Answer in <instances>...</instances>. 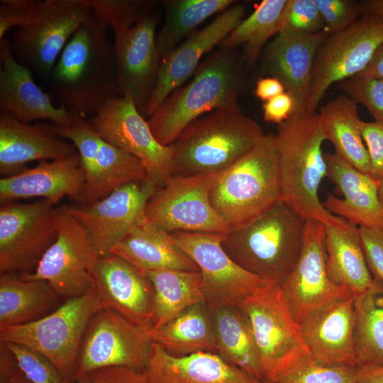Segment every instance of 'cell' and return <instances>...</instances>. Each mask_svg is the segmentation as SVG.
Segmentation results:
<instances>
[{
  "label": "cell",
  "instance_id": "obj_21",
  "mask_svg": "<svg viewBox=\"0 0 383 383\" xmlns=\"http://www.w3.org/2000/svg\"><path fill=\"white\" fill-rule=\"evenodd\" d=\"M245 12L243 5L235 3L162 58L156 84L148 105L147 116H150L173 91L193 75L203 56L218 46L238 26Z\"/></svg>",
  "mask_w": 383,
  "mask_h": 383
},
{
  "label": "cell",
  "instance_id": "obj_29",
  "mask_svg": "<svg viewBox=\"0 0 383 383\" xmlns=\"http://www.w3.org/2000/svg\"><path fill=\"white\" fill-rule=\"evenodd\" d=\"M143 372L148 383H267L216 353L200 352L174 356L154 342Z\"/></svg>",
  "mask_w": 383,
  "mask_h": 383
},
{
  "label": "cell",
  "instance_id": "obj_11",
  "mask_svg": "<svg viewBox=\"0 0 383 383\" xmlns=\"http://www.w3.org/2000/svg\"><path fill=\"white\" fill-rule=\"evenodd\" d=\"M57 237L26 280L48 282L62 299L83 295L94 285L93 272L100 257L84 226L62 207L57 209Z\"/></svg>",
  "mask_w": 383,
  "mask_h": 383
},
{
  "label": "cell",
  "instance_id": "obj_43",
  "mask_svg": "<svg viewBox=\"0 0 383 383\" xmlns=\"http://www.w3.org/2000/svg\"><path fill=\"white\" fill-rule=\"evenodd\" d=\"M325 30V24L314 0H289L279 33L311 35Z\"/></svg>",
  "mask_w": 383,
  "mask_h": 383
},
{
  "label": "cell",
  "instance_id": "obj_15",
  "mask_svg": "<svg viewBox=\"0 0 383 383\" xmlns=\"http://www.w3.org/2000/svg\"><path fill=\"white\" fill-rule=\"evenodd\" d=\"M152 343L150 331L104 307L94 316L84 334L77 360V380L111 367L144 371Z\"/></svg>",
  "mask_w": 383,
  "mask_h": 383
},
{
  "label": "cell",
  "instance_id": "obj_5",
  "mask_svg": "<svg viewBox=\"0 0 383 383\" xmlns=\"http://www.w3.org/2000/svg\"><path fill=\"white\" fill-rule=\"evenodd\" d=\"M210 199L230 230L282 200L275 134H265L249 152L218 173Z\"/></svg>",
  "mask_w": 383,
  "mask_h": 383
},
{
  "label": "cell",
  "instance_id": "obj_1",
  "mask_svg": "<svg viewBox=\"0 0 383 383\" xmlns=\"http://www.w3.org/2000/svg\"><path fill=\"white\" fill-rule=\"evenodd\" d=\"M108 25L94 12L70 39L48 81L60 106L87 120L118 96L113 43Z\"/></svg>",
  "mask_w": 383,
  "mask_h": 383
},
{
  "label": "cell",
  "instance_id": "obj_48",
  "mask_svg": "<svg viewBox=\"0 0 383 383\" xmlns=\"http://www.w3.org/2000/svg\"><path fill=\"white\" fill-rule=\"evenodd\" d=\"M361 133L370 160L371 176L378 182L383 177V123L362 121Z\"/></svg>",
  "mask_w": 383,
  "mask_h": 383
},
{
  "label": "cell",
  "instance_id": "obj_20",
  "mask_svg": "<svg viewBox=\"0 0 383 383\" xmlns=\"http://www.w3.org/2000/svg\"><path fill=\"white\" fill-rule=\"evenodd\" d=\"M281 287L299 324L319 308L354 296L348 288L335 284L328 275L323 223L315 220L306 221L301 255Z\"/></svg>",
  "mask_w": 383,
  "mask_h": 383
},
{
  "label": "cell",
  "instance_id": "obj_33",
  "mask_svg": "<svg viewBox=\"0 0 383 383\" xmlns=\"http://www.w3.org/2000/svg\"><path fill=\"white\" fill-rule=\"evenodd\" d=\"M62 298L46 282L0 276V329L28 323L53 311Z\"/></svg>",
  "mask_w": 383,
  "mask_h": 383
},
{
  "label": "cell",
  "instance_id": "obj_6",
  "mask_svg": "<svg viewBox=\"0 0 383 383\" xmlns=\"http://www.w3.org/2000/svg\"><path fill=\"white\" fill-rule=\"evenodd\" d=\"M265 134L242 111H212L192 122L170 145L172 174H216L249 152Z\"/></svg>",
  "mask_w": 383,
  "mask_h": 383
},
{
  "label": "cell",
  "instance_id": "obj_27",
  "mask_svg": "<svg viewBox=\"0 0 383 383\" xmlns=\"http://www.w3.org/2000/svg\"><path fill=\"white\" fill-rule=\"evenodd\" d=\"M84 182L85 173L78 152L61 159L43 160L35 167L1 177L0 203L40 197L55 204L65 196L77 203Z\"/></svg>",
  "mask_w": 383,
  "mask_h": 383
},
{
  "label": "cell",
  "instance_id": "obj_54",
  "mask_svg": "<svg viewBox=\"0 0 383 383\" xmlns=\"http://www.w3.org/2000/svg\"><path fill=\"white\" fill-rule=\"evenodd\" d=\"M360 4L362 12L372 13L383 18V0H367Z\"/></svg>",
  "mask_w": 383,
  "mask_h": 383
},
{
  "label": "cell",
  "instance_id": "obj_41",
  "mask_svg": "<svg viewBox=\"0 0 383 383\" xmlns=\"http://www.w3.org/2000/svg\"><path fill=\"white\" fill-rule=\"evenodd\" d=\"M338 89L365 106L376 122L383 123V79L357 74L338 83Z\"/></svg>",
  "mask_w": 383,
  "mask_h": 383
},
{
  "label": "cell",
  "instance_id": "obj_42",
  "mask_svg": "<svg viewBox=\"0 0 383 383\" xmlns=\"http://www.w3.org/2000/svg\"><path fill=\"white\" fill-rule=\"evenodd\" d=\"M4 344L12 352L20 370L32 383H77L68 381L40 353L18 344Z\"/></svg>",
  "mask_w": 383,
  "mask_h": 383
},
{
  "label": "cell",
  "instance_id": "obj_55",
  "mask_svg": "<svg viewBox=\"0 0 383 383\" xmlns=\"http://www.w3.org/2000/svg\"><path fill=\"white\" fill-rule=\"evenodd\" d=\"M0 383H32L21 372V370L17 371L9 378L1 381Z\"/></svg>",
  "mask_w": 383,
  "mask_h": 383
},
{
  "label": "cell",
  "instance_id": "obj_9",
  "mask_svg": "<svg viewBox=\"0 0 383 383\" xmlns=\"http://www.w3.org/2000/svg\"><path fill=\"white\" fill-rule=\"evenodd\" d=\"M90 0H37L33 15L15 28L11 40L15 58L48 79L64 48L92 15Z\"/></svg>",
  "mask_w": 383,
  "mask_h": 383
},
{
  "label": "cell",
  "instance_id": "obj_36",
  "mask_svg": "<svg viewBox=\"0 0 383 383\" xmlns=\"http://www.w3.org/2000/svg\"><path fill=\"white\" fill-rule=\"evenodd\" d=\"M145 274L154 289L152 331L162 327L192 305L206 301L199 271L161 269Z\"/></svg>",
  "mask_w": 383,
  "mask_h": 383
},
{
  "label": "cell",
  "instance_id": "obj_40",
  "mask_svg": "<svg viewBox=\"0 0 383 383\" xmlns=\"http://www.w3.org/2000/svg\"><path fill=\"white\" fill-rule=\"evenodd\" d=\"M90 3L93 12L113 31L133 26L155 5L152 1L135 0H90Z\"/></svg>",
  "mask_w": 383,
  "mask_h": 383
},
{
  "label": "cell",
  "instance_id": "obj_12",
  "mask_svg": "<svg viewBox=\"0 0 383 383\" xmlns=\"http://www.w3.org/2000/svg\"><path fill=\"white\" fill-rule=\"evenodd\" d=\"M57 209L45 199L1 204L0 274L34 271L57 237Z\"/></svg>",
  "mask_w": 383,
  "mask_h": 383
},
{
  "label": "cell",
  "instance_id": "obj_7",
  "mask_svg": "<svg viewBox=\"0 0 383 383\" xmlns=\"http://www.w3.org/2000/svg\"><path fill=\"white\" fill-rule=\"evenodd\" d=\"M238 307L253 332L262 382L278 383L293 371L315 361L279 284L270 282Z\"/></svg>",
  "mask_w": 383,
  "mask_h": 383
},
{
  "label": "cell",
  "instance_id": "obj_30",
  "mask_svg": "<svg viewBox=\"0 0 383 383\" xmlns=\"http://www.w3.org/2000/svg\"><path fill=\"white\" fill-rule=\"evenodd\" d=\"M110 254L123 259L144 274L161 269L199 271L170 233L148 219L127 233L111 248Z\"/></svg>",
  "mask_w": 383,
  "mask_h": 383
},
{
  "label": "cell",
  "instance_id": "obj_10",
  "mask_svg": "<svg viewBox=\"0 0 383 383\" xmlns=\"http://www.w3.org/2000/svg\"><path fill=\"white\" fill-rule=\"evenodd\" d=\"M383 45V18L364 13L347 28L329 34L313 62L306 111L315 113L330 87L362 72Z\"/></svg>",
  "mask_w": 383,
  "mask_h": 383
},
{
  "label": "cell",
  "instance_id": "obj_22",
  "mask_svg": "<svg viewBox=\"0 0 383 383\" xmlns=\"http://www.w3.org/2000/svg\"><path fill=\"white\" fill-rule=\"evenodd\" d=\"M93 278L104 307L152 331L154 289L145 274L123 259L109 254L99 257Z\"/></svg>",
  "mask_w": 383,
  "mask_h": 383
},
{
  "label": "cell",
  "instance_id": "obj_56",
  "mask_svg": "<svg viewBox=\"0 0 383 383\" xmlns=\"http://www.w3.org/2000/svg\"><path fill=\"white\" fill-rule=\"evenodd\" d=\"M377 192L379 201L383 206V177L377 182Z\"/></svg>",
  "mask_w": 383,
  "mask_h": 383
},
{
  "label": "cell",
  "instance_id": "obj_35",
  "mask_svg": "<svg viewBox=\"0 0 383 383\" xmlns=\"http://www.w3.org/2000/svg\"><path fill=\"white\" fill-rule=\"evenodd\" d=\"M217 354L262 381L259 352L250 323L238 306L210 309Z\"/></svg>",
  "mask_w": 383,
  "mask_h": 383
},
{
  "label": "cell",
  "instance_id": "obj_8",
  "mask_svg": "<svg viewBox=\"0 0 383 383\" xmlns=\"http://www.w3.org/2000/svg\"><path fill=\"white\" fill-rule=\"evenodd\" d=\"M65 300L40 319L0 329V343L18 344L40 353L68 381L76 382L84 334L94 316L104 306L94 287Z\"/></svg>",
  "mask_w": 383,
  "mask_h": 383
},
{
  "label": "cell",
  "instance_id": "obj_38",
  "mask_svg": "<svg viewBox=\"0 0 383 383\" xmlns=\"http://www.w3.org/2000/svg\"><path fill=\"white\" fill-rule=\"evenodd\" d=\"M355 296V343L357 366L383 365V283Z\"/></svg>",
  "mask_w": 383,
  "mask_h": 383
},
{
  "label": "cell",
  "instance_id": "obj_25",
  "mask_svg": "<svg viewBox=\"0 0 383 383\" xmlns=\"http://www.w3.org/2000/svg\"><path fill=\"white\" fill-rule=\"evenodd\" d=\"M329 34L279 33L261 54L263 72L279 79L294 101V111H306L316 52Z\"/></svg>",
  "mask_w": 383,
  "mask_h": 383
},
{
  "label": "cell",
  "instance_id": "obj_19",
  "mask_svg": "<svg viewBox=\"0 0 383 383\" xmlns=\"http://www.w3.org/2000/svg\"><path fill=\"white\" fill-rule=\"evenodd\" d=\"M158 187L145 179L123 184L92 203L62 206L89 235L100 256L148 218L147 204Z\"/></svg>",
  "mask_w": 383,
  "mask_h": 383
},
{
  "label": "cell",
  "instance_id": "obj_16",
  "mask_svg": "<svg viewBox=\"0 0 383 383\" xmlns=\"http://www.w3.org/2000/svg\"><path fill=\"white\" fill-rule=\"evenodd\" d=\"M54 126L61 138L70 140L76 147L84 170V188L76 204L94 202L123 184L147 179L141 161L104 140L89 121Z\"/></svg>",
  "mask_w": 383,
  "mask_h": 383
},
{
  "label": "cell",
  "instance_id": "obj_53",
  "mask_svg": "<svg viewBox=\"0 0 383 383\" xmlns=\"http://www.w3.org/2000/svg\"><path fill=\"white\" fill-rule=\"evenodd\" d=\"M359 74L383 79V45L376 50L367 66Z\"/></svg>",
  "mask_w": 383,
  "mask_h": 383
},
{
  "label": "cell",
  "instance_id": "obj_14",
  "mask_svg": "<svg viewBox=\"0 0 383 383\" xmlns=\"http://www.w3.org/2000/svg\"><path fill=\"white\" fill-rule=\"evenodd\" d=\"M216 174H172L150 199L147 218L169 233L227 234L230 228L210 199Z\"/></svg>",
  "mask_w": 383,
  "mask_h": 383
},
{
  "label": "cell",
  "instance_id": "obj_37",
  "mask_svg": "<svg viewBox=\"0 0 383 383\" xmlns=\"http://www.w3.org/2000/svg\"><path fill=\"white\" fill-rule=\"evenodd\" d=\"M289 3V0L262 1L219 44V48L235 49L243 45V62L253 64L270 39L280 31Z\"/></svg>",
  "mask_w": 383,
  "mask_h": 383
},
{
  "label": "cell",
  "instance_id": "obj_57",
  "mask_svg": "<svg viewBox=\"0 0 383 383\" xmlns=\"http://www.w3.org/2000/svg\"><path fill=\"white\" fill-rule=\"evenodd\" d=\"M77 383H91V382L87 377H84L77 379Z\"/></svg>",
  "mask_w": 383,
  "mask_h": 383
},
{
  "label": "cell",
  "instance_id": "obj_47",
  "mask_svg": "<svg viewBox=\"0 0 383 383\" xmlns=\"http://www.w3.org/2000/svg\"><path fill=\"white\" fill-rule=\"evenodd\" d=\"M362 245L369 270L383 283V230L359 227Z\"/></svg>",
  "mask_w": 383,
  "mask_h": 383
},
{
  "label": "cell",
  "instance_id": "obj_24",
  "mask_svg": "<svg viewBox=\"0 0 383 383\" xmlns=\"http://www.w3.org/2000/svg\"><path fill=\"white\" fill-rule=\"evenodd\" d=\"M354 301L355 296L332 301L299 324L303 338L318 364L357 366Z\"/></svg>",
  "mask_w": 383,
  "mask_h": 383
},
{
  "label": "cell",
  "instance_id": "obj_31",
  "mask_svg": "<svg viewBox=\"0 0 383 383\" xmlns=\"http://www.w3.org/2000/svg\"><path fill=\"white\" fill-rule=\"evenodd\" d=\"M326 264L331 279L356 296L366 292L374 279L367 266L357 226L323 225Z\"/></svg>",
  "mask_w": 383,
  "mask_h": 383
},
{
  "label": "cell",
  "instance_id": "obj_17",
  "mask_svg": "<svg viewBox=\"0 0 383 383\" xmlns=\"http://www.w3.org/2000/svg\"><path fill=\"white\" fill-rule=\"evenodd\" d=\"M89 121L104 140L140 160L147 179L158 187L172 174L170 145L156 139L129 98L118 96L109 100Z\"/></svg>",
  "mask_w": 383,
  "mask_h": 383
},
{
  "label": "cell",
  "instance_id": "obj_4",
  "mask_svg": "<svg viewBox=\"0 0 383 383\" xmlns=\"http://www.w3.org/2000/svg\"><path fill=\"white\" fill-rule=\"evenodd\" d=\"M306 223L281 200L251 221L231 229L221 244L238 265L281 285L299 258Z\"/></svg>",
  "mask_w": 383,
  "mask_h": 383
},
{
  "label": "cell",
  "instance_id": "obj_45",
  "mask_svg": "<svg viewBox=\"0 0 383 383\" xmlns=\"http://www.w3.org/2000/svg\"><path fill=\"white\" fill-rule=\"evenodd\" d=\"M328 34L341 31L359 18L361 4L353 0H314Z\"/></svg>",
  "mask_w": 383,
  "mask_h": 383
},
{
  "label": "cell",
  "instance_id": "obj_34",
  "mask_svg": "<svg viewBox=\"0 0 383 383\" xmlns=\"http://www.w3.org/2000/svg\"><path fill=\"white\" fill-rule=\"evenodd\" d=\"M150 336L152 342L174 356L200 352L217 354L211 312L206 301L187 308L162 327L150 331Z\"/></svg>",
  "mask_w": 383,
  "mask_h": 383
},
{
  "label": "cell",
  "instance_id": "obj_3",
  "mask_svg": "<svg viewBox=\"0 0 383 383\" xmlns=\"http://www.w3.org/2000/svg\"><path fill=\"white\" fill-rule=\"evenodd\" d=\"M282 200L306 221L343 227L345 219L328 211L318 198L327 177L322 145L326 140L318 113L294 111L278 125L275 134Z\"/></svg>",
  "mask_w": 383,
  "mask_h": 383
},
{
  "label": "cell",
  "instance_id": "obj_44",
  "mask_svg": "<svg viewBox=\"0 0 383 383\" xmlns=\"http://www.w3.org/2000/svg\"><path fill=\"white\" fill-rule=\"evenodd\" d=\"M357 366H326L313 361L289 373L278 383H357Z\"/></svg>",
  "mask_w": 383,
  "mask_h": 383
},
{
  "label": "cell",
  "instance_id": "obj_18",
  "mask_svg": "<svg viewBox=\"0 0 383 383\" xmlns=\"http://www.w3.org/2000/svg\"><path fill=\"white\" fill-rule=\"evenodd\" d=\"M157 23L158 15L152 9L133 26L114 31L118 96L129 98L143 117L162 61L156 43Z\"/></svg>",
  "mask_w": 383,
  "mask_h": 383
},
{
  "label": "cell",
  "instance_id": "obj_46",
  "mask_svg": "<svg viewBox=\"0 0 383 383\" xmlns=\"http://www.w3.org/2000/svg\"><path fill=\"white\" fill-rule=\"evenodd\" d=\"M33 0L0 1V40L13 28L27 24L31 19L35 7Z\"/></svg>",
  "mask_w": 383,
  "mask_h": 383
},
{
  "label": "cell",
  "instance_id": "obj_26",
  "mask_svg": "<svg viewBox=\"0 0 383 383\" xmlns=\"http://www.w3.org/2000/svg\"><path fill=\"white\" fill-rule=\"evenodd\" d=\"M77 152L56 132L53 123H23L0 111V174H16L35 160H53Z\"/></svg>",
  "mask_w": 383,
  "mask_h": 383
},
{
  "label": "cell",
  "instance_id": "obj_13",
  "mask_svg": "<svg viewBox=\"0 0 383 383\" xmlns=\"http://www.w3.org/2000/svg\"><path fill=\"white\" fill-rule=\"evenodd\" d=\"M170 234L197 265L205 301L210 309L238 307L248 296L273 282L234 262L222 246L223 234L184 231Z\"/></svg>",
  "mask_w": 383,
  "mask_h": 383
},
{
  "label": "cell",
  "instance_id": "obj_49",
  "mask_svg": "<svg viewBox=\"0 0 383 383\" xmlns=\"http://www.w3.org/2000/svg\"><path fill=\"white\" fill-rule=\"evenodd\" d=\"M86 377L91 383H148L143 371L124 367L102 368Z\"/></svg>",
  "mask_w": 383,
  "mask_h": 383
},
{
  "label": "cell",
  "instance_id": "obj_23",
  "mask_svg": "<svg viewBox=\"0 0 383 383\" xmlns=\"http://www.w3.org/2000/svg\"><path fill=\"white\" fill-rule=\"evenodd\" d=\"M0 60L1 111L23 123L49 120L57 125L74 126L84 121L52 104L51 97L34 81L32 71L15 58L6 38L0 40Z\"/></svg>",
  "mask_w": 383,
  "mask_h": 383
},
{
  "label": "cell",
  "instance_id": "obj_52",
  "mask_svg": "<svg viewBox=\"0 0 383 383\" xmlns=\"http://www.w3.org/2000/svg\"><path fill=\"white\" fill-rule=\"evenodd\" d=\"M357 383H383V365L357 366Z\"/></svg>",
  "mask_w": 383,
  "mask_h": 383
},
{
  "label": "cell",
  "instance_id": "obj_39",
  "mask_svg": "<svg viewBox=\"0 0 383 383\" xmlns=\"http://www.w3.org/2000/svg\"><path fill=\"white\" fill-rule=\"evenodd\" d=\"M233 0H167L162 27L156 35L162 58L174 50L187 35L213 14L223 11Z\"/></svg>",
  "mask_w": 383,
  "mask_h": 383
},
{
  "label": "cell",
  "instance_id": "obj_2",
  "mask_svg": "<svg viewBox=\"0 0 383 383\" xmlns=\"http://www.w3.org/2000/svg\"><path fill=\"white\" fill-rule=\"evenodd\" d=\"M243 62L235 49L219 48L205 57L191 81L173 91L150 116L148 123L156 139L168 146L206 113L241 111Z\"/></svg>",
  "mask_w": 383,
  "mask_h": 383
},
{
  "label": "cell",
  "instance_id": "obj_28",
  "mask_svg": "<svg viewBox=\"0 0 383 383\" xmlns=\"http://www.w3.org/2000/svg\"><path fill=\"white\" fill-rule=\"evenodd\" d=\"M324 155L327 177L343 196L329 194L323 203L324 208L355 226L383 230V206L378 197L377 182L335 153Z\"/></svg>",
  "mask_w": 383,
  "mask_h": 383
},
{
  "label": "cell",
  "instance_id": "obj_32",
  "mask_svg": "<svg viewBox=\"0 0 383 383\" xmlns=\"http://www.w3.org/2000/svg\"><path fill=\"white\" fill-rule=\"evenodd\" d=\"M318 116L325 138L331 142L335 153L357 170L371 175L357 104L342 94L321 106Z\"/></svg>",
  "mask_w": 383,
  "mask_h": 383
},
{
  "label": "cell",
  "instance_id": "obj_50",
  "mask_svg": "<svg viewBox=\"0 0 383 383\" xmlns=\"http://www.w3.org/2000/svg\"><path fill=\"white\" fill-rule=\"evenodd\" d=\"M263 118L265 121L281 124L294 110V101L287 91L265 101L262 104Z\"/></svg>",
  "mask_w": 383,
  "mask_h": 383
},
{
  "label": "cell",
  "instance_id": "obj_51",
  "mask_svg": "<svg viewBox=\"0 0 383 383\" xmlns=\"http://www.w3.org/2000/svg\"><path fill=\"white\" fill-rule=\"evenodd\" d=\"M284 91V87L279 79L268 76L257 80L255 95L262 101H267Z\"/></svg>",
  "mask_w": 383,
  "mask_h": 383
}]
</instances>
